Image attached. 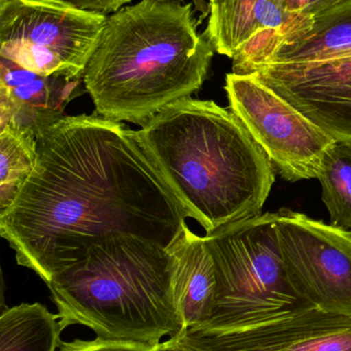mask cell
I'll return each instance as SVG.
<instances>
[{
    "mask_svg": "<svg viewBox=\"0 0 351 351\" xmlns=\"http://www.w3.org/2000/svg\"><path fill=\"white\" fill-rule=\"evenodd\" d=\"M166 342L191 351H351V317L309 305L243 329L185 330Z\"/></svg>",
    "mask_w": 351,
    "mask_h": 351,
    "instance_id": "9c48e42d",
    "label": "cell"
},
{
    "mask_svg": "<svg viewBox=\"0 0 351 351\" xmlns=\"http://www.w3.org/2000/svg\"><path fill=\"white\" fill-rule=\"evenodd\" d=\"M276 222V213H266L204 237L216 268V306L194 331L243 329L309 306L288 280Z\"/></svg>",
    "mask_w": 351,
    "mask_h": 351,
    "instance_id": "5b68a950",
    "label": "cell"
},
{
    "mask_svg": "<svg viewBox=\"0 0 351 351\" xmlns=\"http://www.w3.org/2000/svg\"><path fill=\"white\" fill-rule=\"evenodd\" d=\"M65 1L80 10L109 16L121 8H125L126 4L130 3L132 0H65Z\"/></svg>",
    "mask_w": 351,
    "mask_h": 351,
    "instance_id": "d6986e66",
    "label": "cell"
},
{
    "mask_svg": "<svg viewBox=\"0 0 351 351\" xmlns=\"http://www.w3.org/2000/svg\"><path fill=\"white\" fill-rule=\"evenodd\" d=\"M62 331L58 313L41 303H22L0 315V351H57Z\"/></svg>",
    "mask_w": 351,
    "mask_h": 351,
    "instance_id": "9a60e30c",
    "label": "cell"
},
{
    "mask_svg": "<svg viewBox=\"0 0 351 351\" xmlns=\"http://www.w3.org/2000/svg\"><path fill=\"white\" fill-rule=\"evenodd\" d=\"M164 1H181L185 2V0H164ZM192 3L195 6L196 12H199L201 14V19L204 20L206 16H210V4L206 0H191Z\"/></svg>",
    "mask_w": 351,
    "mask_h": 351,
    "instance_id": "7402d4cb",
    "label": "cell"
},
{
    "mask_svg": "<svg viewBox=\"0 0 351 351\" xmlns=\"http://www.w3.org/2000/svg\"><path fill=\"white\" fill-rule=\"evenodd\" d=\"M346 1H350V0H319L306 14H310L315 16H319V14H325V12L346 3Z\"/></svg>",
    "mask_w": 351,
    "mask_h": 351,
    "instance_id": "44dd1931",
    "label": "cell"
},
{
    "mask_svg": "<svg viewBox=\"0 0 351 351\" xmlns=\"http://www.w3.org/2000/svg\"><path fill=\"white\" fill-rule=\"evenodd\" d=\"M208 2L210 12L204 32L216 53L231 59L261 31L282 28L296 16L286 12L282 0H210Z\"/></svg>",
    "mask_w": 351,
    "mask_h": 351,
    "instance_id": "5bb4252c",
    "label": "cell"
},
{
    "mask_svg": "<svg viewBox=\"0 0 351 351\" xmlns=\"http://www.w3.org/2000/svg\"><path fill=\"white\" fill-rule=\"evenodd\" d=\"M286 27L266 29L233 57V72L249 75L269 64L311 63L351 55V0L315 16L313 28L282 35Z\"/></svg>",
    "mask_w": 351,
    "mask_h": 351,
    "instance_id": "8fae6325",
    "label": "cell"
},
{
    "mask_svg": "<svg viewBox=\"0 0 351 351\" xmlns=\"http://www.w3.org/2000/svg\"><path fill=\"white\" fill-rule=\"evenodd\" d=\"M169 250L174 262L173 292L183 331L200 329L212 317L216 299V268L205 237L195 234L187 225Z\"/></svg>",
    "mask_w": 351,
    "mask_h": 351,
    "instance_id": "4fadbf2b",
    "label": "cell"
},
{
    "mask_svg": "<svg viewBox=\"0 0 351 351\" xmlns=\"http://www.w3.org/2000/svg\"><path fill=\"white\" fill-rule=\"evenodd\" d=\"M161 351H191L183 350V348H177V346H170V344L167 343L166 341L162 342L161 343Z\"/></svg>",
    "mask_w": 351,
    "mask_h": 351,
    "instance_id": "603a6c76",
    "label": "cell"
},
{
    "mask_svg": "<svg viewBox=\"0 0 351 351\" xmlns=\"http://www.w3.org/2000/svg\"><path fill=\"white\" fill-rule=\"evenodd\" d=\"M107 16L65 0H0V57L41 75L82 78Z\"/></svg>",
    "mask_w": 351,
    "mask_h": 351,
    "instance_id": "8992f818",
    "label": "cell"
},
{
    "mask_svg": "<svg viewBox=\"0 0 351 351\" xmlns=\"http://www.w3.org/2000/svg\"><path fill=\"white\" fill-rule=\"evenodd\" d=\"M276 214L284 267L298 296L351 317V232L286 208Z\"/></svg>",
    "mask_w": 351,
    "mask_h": 351,
    "instance_id": "ba28073f",
    "label": "cell"
},
{
    "mask_svg": "<svg viewBox=\"0 0 351 351\" xmlns=\"http://www.w3.org/2000/svg\"><path fill=\"white\" fill-rule=\"evenodd\" d=\"M255 76L336 142H351V55L311 63L269 64Z\"/></svg>",
    "mask_w": 351,
    "mask_h": 351,
    "instance_id": "30bf717a",
    "label": "cell"
},
{
    "mask_svg": "<svg viewBox=\"0 0 351 351\" xmlns=\"http://www.w3.org/2000/svg\"><path fill=\"white\" fill-rule=\"evenodd\" d=\"M188 217L136 131L95 111L63 117L38 136L32 174L0 210V234L19 265L49 284L117 235L170 249Z\"/></svg>",
    "mask_w": 351,
    "mask_h": 351,
    "instance_id": "6da1fadb",
    "label": "cell"
},
{
    "mask_svg": "<svg viewBox=\"0 0 351 351\" xmlns=\"http://www.w3.org/2000/svg\"><path fill=\"white\" fill-rule=\"evenodd\" d=\"M284 10L292 14H306L319 0H282Z\"/></svg>",
    "mask_w": 351,
    "mask_h": 351,
    "instance_id": "ffe728a7",
    "label": "cell"
},
{
    "mask_svg": "<svg viewBox=\"0 0 351 351\" xmlns=\"http://www.w3.org/2000/svg\"><path fill=\"white\" fill-rule=\"evenodd\" d=\"M136 134L206 234L261 215L275 169L232 111L189 97L165 107Z\"/></svg>",
    "mask_w": 351,
    "mask_h": 351,
    "instance_id": "7a4b0ae2",
    "label": "cell"
},
{
    "mask_svg": "<svg viewBox=\"0 0 351 351\" xmlns=\"http://www.w3.org/2000/svg\"><path fill=\"white\" fill-rule=\"evenodd\" d=\"M230 109L290 182L317 178L333 139L253 75L230 73L225 86Z\"/></svg>",
    "mask_w": 351,
    "mask_h": 351,
    "instance_id": "52a82bcc",
    "label": "cell"
},
{
    "mask_svg": "<svg viewBox=\"0 0 351 351\" xmlns=\"http://www.w3.org/2000/svg\"><path fill=\"white\" fill-rule=\"evenodd\" d=\"M317 178L331 225L351 232V142H334L328 148Z\"/></svg>",
    "mask_w": 351,
    "mask_h": 351,
    "instance_id": "e0dca14e",
    "label": "cell"
},
{
    "mask_svg": "<svg viewBox=\"0 0 351 351\" xmlns=\"http://www.w3.org/2000/svg\"><path fill=\"white\" fill-rule=\"evenodd\" d=\"M192 2L141 0L107 16L82 75L96 112L144 125L203 86L216 49Z\"/></svg>",
    "mask_w": 351,
    "mask_h": 351,
    "instance_id": "3957f363",
    "label": "cell"
},
{
    "mask_svg": "<svg viewBox=\"0 0 351 351\" xmlns=\"http://www.w3.org/2000/svg\"><path fill=\"white\" fill-rule=\"evenodd\" d=\"M57 351H161V343L150 344L97 336L96 339L90 341L76 339L71 342H61Z\"/></svg>",
    "mask_w": 351,
    "mask_h": 351,
    "instance_id": "ac0fdd59",
    "label": "cell"
},
{
    "mask_svg": "<svg viewBox=\"0 0 351 351\" xmlns=\"http://www.w3.org/2000/svg\"><path fill=\"white\" fill-rule=\"evenodd\" d=\"M173 272L170 250L122 234L93 245L47 285L63 330L82 325L98 337L159 344L183 331Z\"/></svg>",
    "mask_w": 351,
    "mask_h": 351,
    "instance_id": "277c9868",
    "label": "cell"
},
{
    "mask_svg": "<svg viewBox=\"0 0 351 351\" xmlns=\"http://www.w3.org/2000/svg\"><path fill=\"white\" fill-rule=\"evenodd\" d=\"M82 78L41 75L0 57V128L32 132L38 138L65 117L66 105L80 94Z\"/></svg>",
    "mask_w": 351,
    "mask_h": 351,
    "instance_id": "7c38bea8",
    "label": "cell"
},
{
    "mask_svg": "<svg viewBox=\"0 0 351 351\" xmlns=\"http://www.w3.org/2000/svg\"><path fill=\"white\" fill-rule=\"evenodd\" d=\"M36 158L34 133L10 125L0 128V210L16 199L34 170Z\"/></svg>",
    "mask_w": 351,
    "mask_h": 351,
    "instance_id": "2e32d148",
    "label": "cell"
}]
</instances>
